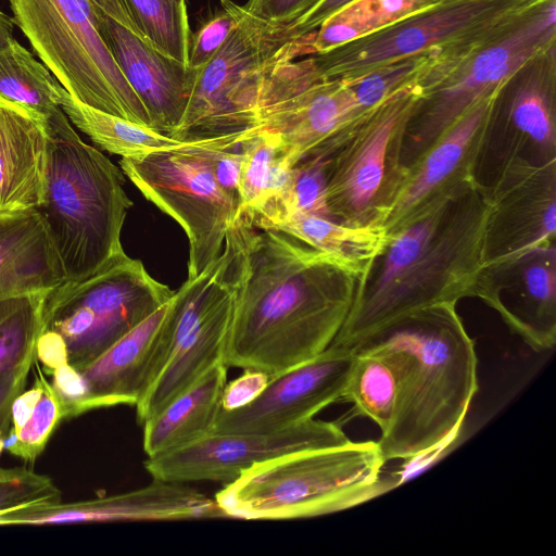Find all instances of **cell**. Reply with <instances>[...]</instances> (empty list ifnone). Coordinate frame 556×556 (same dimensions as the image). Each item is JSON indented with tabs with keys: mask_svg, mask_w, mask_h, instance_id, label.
<instances>
[{
	"mask_svg": "<svg viewBox=\"0 0 556 556\" xmlns=\"http://www.w3.org/2000/svg\"><path fill=\"white\" fill-rule=\"evenodd\" d=\"M232 247L235 305L227 367L277 375L330 346L365 282L325 253L240 216Z\"/></svg>",
	"mask_w": 556,
	"mask_h": 556,
	"instance_id": "1",
	"label": "cell"
},
{
	"mask_svg": "<svg viewBox=\"0 0 556 556\" xmlns=\"http://www.w3.org/2000/svg\"><path fill=\"white\" fill-rule=\"evenodd\" d=\"M364 341L397 349L404 362L394 418L377 441L386 462L412 460L443 446L478 390L475 344L455 305L413 314Z\"/></svg>",
	"mask_w": 556,
	"mask_h": 556,
	"instance_id": "2",
	"label": "cell"
},
{
	"mask_svg": "<svg viewBox=\"0 0 556 556\" xmlns=\"http://www.w3.org/2000/svg\"><path fill=\"white\" fill-rule=\"evenodd\" d=\"M46 127L48 163L37 210L66 281L77 282L126 254L121 233L132 202L124 189L123 170L83 141L63 110L46 119Z\"/></svg>",
	"mask_w": 556,
	"mask_h": 556,
	"instance_id": "3",
	"label": "cell"
},
{
	"mask_svg": "<svg viewBox=\"0 0 556 556\" xmlns=\"http://www.w3.org/2000/svg\"><path fill=\"white\" fill-rule=\"evenodd\" d=\"M377 441L303 450L258 463L218 491L227 517L278 520L316 517L364 504L394 488L382 477Z\"/></svg>",
	"mask_w": 556,
	"mask_h": 556,
	"instance_id": "4",
	"label": "cell"
},
{
	"mask_svg": "<svg viewBox=\"0 0 556 556\" xmlns=\"http://www.w3.org/2000/svg\"><path fill=\"white\" fill-rule=\"evenodd\" d=\"M237 22L211 61L198 71L185 115L170 136L199 142L244 136L258 125L265 88L283 64L314 54V34L294 37L286 24L251 15L236 3Z\"/></svg>",
	"mask_w": 556,
	"mask_h": 556,
	"instance_id": "5",
	"label": "cell"
},
{
	"mask_svg": "<svg viewBox=\"0 0 556 556\" xmlns=\"http://www.w3.org/2000/svg\"><path fill=\"white\" fill-rule=\"evenodd\" d=\"M555 45L556 0H536L457 60L428 71L416 84L422 97L406 131L403 164L421 155L528 60Z\"/></svg>",
	"mask_w": 556,
	"mask_h": 556,
	"instance_id": "6",
	"label": "cell"
},
{
	"mask_svg": "<svg viewBox=\"0 0 556 556\" xmlns=\"http://www.w3.org/2000/svg\"><path fill=\"white\" fill-rule=\"evenodd\" d=\"M490 199L476 184L452 204L432 241L371 308L344 321L330 345L352 350L384 327L421 311L455 305L483 273Z\"/></svg>",
	"mask_w": 556,
	"mask_h": 556,
	"instance_id": "7",
	"label": "cell"
},
{
	"mask_svg": "<svg viewBox=\"0 0 556 556\" xmlns=\"http://www.w3.org/2000/svg\"><path fill=\"white\" fill-rule=\"evenodd\" d=\"M9 2L14 24L75 100L152 128L101 34L99 10L91 0Z\"/></svg>",
	"mask_w": 556,
	"mask_h": 556,
	"instance_id": "8",
	"label": "cell"
},
{
	"mask_svg": "<svg viewBox=\"0 0 556 556\" xmlns=\"http://www.w3.org/2000/svg\"><path fill=\"white\" fill-rule=\"evenodd\" d=\"M421 97L416 84L403 88L324 143L331 152L327 202L333 220L382 226L404 176V139Z\"/></svg>",
	"mask_w": 556,
	"mask_h": 556,
	"instance_id": "9",
	"label": "cell"
},
{
	"mask_svg": "<svg viewBox=\"0 0 556 556\" xmlns=\"http://www.w3.org/2000/svg\"><path fill=\"white\" fill-rule=\"evenodd\" d=\"M536 0H442L388 27L311 54L323 79L350 83L393 61L437 51L457 59Z\"/></svg>",
	"mask_w": 556,
	"mask_h": 556,
	"instance_id": "10",
	"label": "cell"
},
{
	"mask_svg": "<svg viewBox=\"0 0 556 556\" xmlns=\"http://www.w3.org/2000/svg\"><path fill=\"white\" fill-rule=\"evenodd\" d=\"M174 292L127 254L87 279L46 294L41 330L64 342L67 362L86 367L166 303Z\"/></svg>",
	"mask_w": 556,
	"mask_h": 556,
	"instance_id": "11",
	"label": "cell"
},
{
	"mask_svg": "<svg viewBox=\"0 0 556 556\" xmlns=\"http://www.w3.org/2000/svg\"><path fill=\"white\" fill-rule=\"evenodd\" d=\"M243 136L122 157L123 174L143 197L173 217L189 240L188 278L199 275L224 249L240 214L217 185L211 149L235 148Z\"/></svg>",
	"mask_w": 556,
	"mask_h": 556,
	"instance_id": "12",
	"label": "cell"
},
{
	"mask_svg": "<svg viewBox=\"0 0 556 556\" xmlns=\"http://www.w3.org/2000/svg\"><path fill=\"white\" fill-rule=\"evenodd\" d=\"M235 305L232 247L225 238L220 255L174 292L168 308V358L135 406L142 425L214 366L224 363Z\"/></svg>",
	"mask_w": 556,
	"mask_h": 556,
	"instance_id": "13",
	"label": "cell"
},
{
	"mask_svg": "<svg viewBox=\"0 0 556 556\" xmlns=\"http://www.w3.org/2000/svg\"><path fill=\"white\" fill-rule=\"evenodd\" d=\"M350 441L336 422L312 418L269 433H208L181 447L149 456L143 465L157 480L228 483L258 463L303 450L339 446Z\"/></svg>",
	"mask_w": 556,
	"mask_h": 556,
	"instance_id": "14",
	"label": "cell"
},
{
	"mask_svg": "<svg viewBox=\"0 0 556 556\" xmlns=\"http://www.w3.org/2000/svg\"><path fill=\"white\" fill-rule=\"evenodd\" d=\"M498 90L477 102L405 166L403 179L382 223L389 236L434 204L457 198L478 184L475 168L492 130Z\"/></svg>",
	"mask_w": 556,
	"mask_h": 556,
	"instance_id": "15",
	"label": "cell"
},
{
	"mask_svg": "<svg viewBox=\"0 0 556 556\" xmlns=\"http://www.w3.org/2000/svg\"><path fill=\"white\" fill-rule=\"evenodd\" d=\"M354 359L353 350L330 345L314 358L271 376L250 403L220 408L211 433H269L314 418L342 399Z\"/></svg>",
	"mask_w": 556,
	"mask_h": 556,
	"instance_id": "16",
	"label": "cell"
},
{
	"mask_svg": "<svg viewBox=\"0 0 556 556\" xmlns=\"http://www.w3.org/2000/svg\"><path fill=\"white\" fill-rule=\"evenodd\" d=\"M215 498L181 482L153 479L140 489L75 503L29 506L0 515V526L170 521L224 518Z\"/></svg>",
	"mask_w": 556,
	"mask_h": 556,
	"instance_id": "17",
	"label": "cell"
},
{
	"mask_svg": "<svg viewBox=\"0 0 556 556\" xmlns=\"http://www.w3.org/2000/svg\"><path fill=\"white\" fill-rule=\"evenodd\" d=\"M169 302L170 299L78 370L86 389L84 414L139 403L169 355Z\"/></svg>",
	"mask_w": 556,
	"mask_h": 556,
	"instance_id": "18",
	"label": "cell"
},
{
	"mask_svg": "<svg viewBox=\"0 0 556 556\" xmlns=\"http://www.w3.org/2000/svg\"><path fill=\"white\" fill-rule=\"evenodd\" d=\"M99 20L101 34L144 105L151 127L170 137L185 115L198 71L160 52L141 35L101 11Z\"/></svg>",
	"mask_w": 556,
	"mask_h": 556,
	"instance_id": "19",
	"label": "cell"
},
{
	"mask_svg": "<svg viewBox=\"0 0 556 556\" xmlns=\"http://www.w3.org/2000/svg\"><path fill=\"white\" fill-rule=\"evenodd\" d=\"M367 112H363L350 88L338 79H319L285 100L261 110L254 129L278 137L295 165L300 159L330 140Z\"/></svg>",
	"mask_w": 556,
	"mask_h": 556,
	"instance_id": "20",
	"label": "cell"
},
{
	"mask_svg": "<svg viewBox=\"0 0 556 556\" xmlns=\"http://www.w3.org/2000/svg\"><path fill=\"white\" fill-rule=\"evenodd\" d=\"M47 163L46 119L0 99V212L39 206Z\"/></svg>",
	"mask_w": 556,
	"mask_h": 556,
	"instance_id": "21",
	"label": "cell"
},
{
	"mask_svg": "<svg viewBox=\"0 0 556 556\" xmlns=\"http://www.w3.org/2000/svg\"><path fill=\"white\" fill-rule=\"evenodd\" d=\"M65 273L37 208L0 212V299L49 292Z\"/></svg>",
	"mask_w": 556,
	"mask_h": 556,
	"instance_id": "22",
	"label": "cell"
},
{
	"mask_svg": "<svg viewBox=\"0 0 556 556\" xmlns=\"http://www.w3.org/2000/svg\"><path fill=\"white\" fill-rule=\"evenodd\" d=\"M556 45L521 65L500 88L494 118L555 159Z\"/></svg>",
	"mask_w": 556,
	"mask_h": 556,
	"instance_id": "23",
	"label": "cell"
},
{
	"mask_svg": "<svg viewBox=\"0 0 556 556\" xmlns=\"http://www.w3.org/2000/svg\"><path fill=\"white\" fill-rule=\"evenodd\" d=\"M227 368L224 363L214 366L142 424V445L148 457L181 447L211 433L220 409Z\"/></svg>",
	"mask_w": 556,
	"mask_h": 556,
	"instance_id": "24",
	"label": "cell"
},
{
	"mask_svg": "<svg viewBox=\"0 0 556 556\" xmlns=\"http://www.w3.org/2000/svg\"><path fill=\"white\" fill-rule=\"evenodd\" d=\"M276 230L285 231L325 253L365 283L369 280L374 264L382 256L390 241L383 226H351L308 214H294Z\"/></svg>",
	"mask_w": 556,
	"mask_h": 556,
	"instance_id": "25",
	"label": "cell"
},
{
	"mask_svg": "<svg viewBox=\"0 0 556 556\" xmlns=\"http://www.w3.org/2000/svg\"><path fill=\"white\" fill-rule=\"evenodd\" d=\"M352 350L355 359L341 400L352 403L357 415L375 421L383 433L395 415L403 356L395 348L370 341Z\"/></svg>",
	"mask_w": 556,
	"mask_h": 556,
	"instance_id": "26",
	"label": "cell"
},
{
	"mask_svg": "<svg viewBox=\"0 0 556 556\" xmlns=\"http://www.w3.org/2000/svg\"><path fill=\"white\" fill-rule=\"evenodd\" d=\"M519 261L523 264L522 300L504 318L534 350L553 349L556 342L555 248L534 250Z\"/></svg>",
	"mask_w": 556,
	"mask_h": 556,
	"instance_id": "27",
	"label": "cell"
},
{
	"mask_svg": "<svg viewBox=\"0 0 556 556\" xmlns=\"http://www.w3.org/2000/svg\"><path fill=\"white\" fill-rule=\"evenodd\" d=\"M60 106L70 122L96 144L122 157L139 156L159 150L198 143L180 141L150 127L88 106L75 100L62 86Z\"/></svg>",
	"mask_w": 556,
	"mask_h": 556,
	"instance_id": "28",
	"label": "cell"
},
{
	"mask_svg": "<svg viewBox=\"0 0 556 556\" xmlns=\"http://www.w3.org/2000/svg\"><path fill=\"white\" fill-rule=\"evenodd\" d=\"M239 146L242 156L240 216H249L286 190L294 164L287 156L278 137L269 131L252 129L243 136Z\"/></svg>",
	"mask_w": 556,
	"mask_h": 556,
	"instance_id": "29",
	"label": "cell"
},
{
	"mask_svg": "<svg viewBox=\"0 0 556 556\" xmlns=\"http://www.w3.org/2000/svg\"><path fill=\"white\" fill-rule=\"evenodd\" d=\"M11 427L4 450L26 463H34L52 433L63 421L64 412L51 383L39 372L34 386L12 402Z\"/></svg>",
	"mask_w": 556,
	"mask_h": 556,
	"instance_id": "30",
	"label": "cell"
},
{
	"mask_svg": "<svg viewBox=\"0 0 556 556\" xmlns=\"http://www.w3.org/2000/svg\"><path fill=\"white\" fill-rule=\"evenodd\" d=\"M60 88L46 65L15 39L0 48V99L48 119L62 110Z\"/></svg>",
	"mask_w": 556,
	"mask_h": 556,
	"instance_id": "31",
	"label": "cell"
},
{
	"mask_svg": "<svg viewBox=\"0 0 556 556\" xmlns=\"http://www.w3.org/2000/svg\"><path fill=\"white\" fill-rule=\"evenodd\" d=\"M442 0H353L327 17L315 30L314 53L388 27Z\"/></svg>",
	"mask_w": 556,
	"mask_h": 556,
	"instance_id": "32",
	"label": "cell"
},
{
	"mask_svg": "<svg viewBox=\"0 0 556 556\" xmlns=\"http://www.w3.org/2000/svg\"><path fill=\"white\" fill-rule=\"evenodd\" d=\"M28 293L0 299V377L37 361L46 294Z\"/></svg>",
	"mask_w": 556,
	"mask_h": 556,
	"instance_id": "33",
	"label": "cell"
},
{
	"mask_svg": "<svg viewBox=\"0 0 556 556\" xmlns=\"http://www.w3.org/2000/svg\"><path fill=\"white\" fill-rule=\"evenodd\" d=\"M137 31L160 52L188 64L187 5L173 0H122Z\"/></svg>",
	"mask_w": 556,
	"mask_h": 556,
	"instance_id": "34",
	"label": "cell"
},
{
	"mask_svg": "<svg viewBox=\"0 0 556 556\" xmlns=\"http://www.w3.org/2000/svg\"><path fill=\"white\" fill-rule=\"evenodd\" d=\"M435 52H425L393 61L346 83L359 109L368 112L396 91L417 84L433 64Z\"/></svg>",
	"mask_w": 556,
	"mask_h": 556,
	"instance_id": "35",
	"label": "cell"
},
{
	"mask_svg": "<svg viewBox=\"0 0 556 556\" xmlns=\"http://www.w3.org/2000/svg\"><path fill=\"white\" fill-rule=\"evenodd\" d=\"M60 502L61 491L49 477L24 467L0 468V515Z\"/></svg>",
	"mask_w": 556,
	"mask_h": 556,
	"instance_id": "36",
	"label": "cell"
},
{
	"mask_svg": "<svg viewBox=\"0 0 556 556\" xmlns=\"http://www.w3.org/2000/svg\"><path fill=\"white\" fill-rule=\"evenodd\" d=\"M222 11L205 22L190 40L188 65L200 71L216 54L233 29L236 2L220 0Z\"/></svg>",
	"mask_w": 556,
	"mask_h": 556,
	"instance_id": "37",
	"label": "cell"
},
{
	"mask_svg": "<svg viewBox=\"0 0 556 556\" xmlns=\"http://www.w3.org/2000/svg\"><path fill=\"white\" fill-rule=\"evenodd\" d=\"M241 159V152L233 151V148L211 149V164L215 180L240 215L242 212Z\"/></svg>",
	"mask_w": 556,
	"mask_h": 556,
	"instance_id": "38",
	"label": "cell"
},
{
	"mask_svg": "<svg viewBox=\"0 0 556 556\" xmlns=\"http://www.w3.org/2000/svg\"><path fill=\"white\" fill-rule=\"evenodd\" d=\"M51 375L50 383L61 402L64 418L70 419L84 414L86 389L79 371L67 363L54 369Z\"/></svg>",
	"mask_w": 556,
	"mask_h": 556,
	"instance_id": "39",
	"label": "cell"
},
{
	"mask_svg": "<svg viewBox=\"0 0 556 556\" xmlns=\"http://www.w3.org/2000/svg\"><path fill=\"white\" fill-rule=\"evenodd\" d=\"M319 0H249L243 8L253 16L273 24H289Z\"/></svg>",
	"mask_w": 556,
	"mask_h": 556,
	"instance_id": "40",
	"label": "cell"
},
{
	"mask_svg": "<svg viewBox=\"0 0 556 556\" xmlns=\"http://www.w3.org/2000/svg\"><path fill=\"white\" fill-rule=\"evenodd\" d=\"M271 376L245 369L235 380L227 382L220 400L222 409H235L253 401L265 388Z\"/></svg>",
	"mask_w": 556,
	"mask_h": 556,
	"instance_id": "41",
	"label": "cell"
},
{
	"mask_svg": "<svg viewBox=\"0 0 556 556\" xmlns=\"http://www.w3.org/2000/svg\"><path fill=\"white\" fill-rule=\"evenodd\" d=\"M30 368H23L0 377V454L11 427V405L25 389Z\"/></svg>",
	"mask_w": 556,
	"mask_h": 556,
	"instance_id": "42",
	"label": "cell"
},
{
	"mask_svg": "<svg viewBox=\"0 0 556 556\" xmlns=\"http://www.w3.org/2000/svg\"><path fill=\"white\" fill-rule=\"evenodd\" d=\"M351 1L353 0H319L294 21L286 24L287 30L294 37L313 33L327 17Z\"/></svg>",
	"mask_w": 556,
	"mask_h": 556,
	"instance_id": "43",
	"label": "cell"
},
{
	"mask_svg": "<svg viewBox=\"0 0 556 556\" xmlns=\"http://www.w3.org/2000/svg\"><path fill=\"white\" fill-rule=\"evenodd\" d=\"M37 359L43 365L47 372H52L58 367L67 364V352L63 340L55 333L41 330L37 346Z\"/></svg>",
	"mask_w": 556,
	"mask_h": 556,
	"instance_id": "44",
	"label": "cell"
},
{
	"mask_svg": "<svg viewBox=\"0 0 556 556\" xmlns=\"http://www.w3.org/2000/svg\"><path fill=\"white\" fill-rule=\"evenodd\" d=\"M94 7L125 27L136 31V27L122 0H91ZM139 34V33H138ZM140 35V34H139Z\"/></svg>",
	"mask_w": 556,
	"mask_h": 556,
	"instance_id": "45",
	"label": "cell"
},
{
	"mask_svg": "<svg viewBox=\"0 0 556 556\" xmlns=\"http://www.w3.org/2000/svg\"><path fill=\"white\" fill-rule=\"evenodd\" d=\"M14 26L12 17L0 10V48H3L14 39Z\"/></svg>",
	"mask_w": 556,
	"mask_h": 556,
	"instance_id": "46",
	"label": "cell"
},
{
	"mask_svg": "<svg viewBox=\"0 0 556 556\" xmlns=\"http://www.w3.org/2000/svg\"><path fill=\"white\" fill-rule=\"evenodd\" d=\"M173 1H175V2H177L179 4H182V5H187L186 4V0H173Z\"/></svg>",
	"mask_w": 556,
	"mask_h": 556,
	"instance_id": "47",
	"label": "cell"
}]
</instances>
